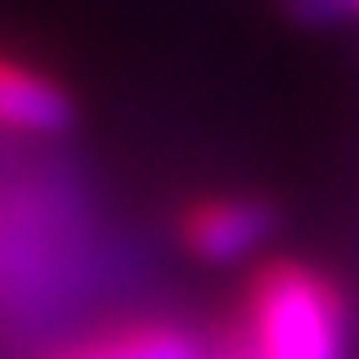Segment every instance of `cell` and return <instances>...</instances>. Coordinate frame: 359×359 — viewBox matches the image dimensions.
I'll return each mask as SVG.
<instances>
[{
	"label": "cell",
	"instance_id": "1",
	"mask_svg": "<svg viewBox=\"0 0 359 359\" xmlns=\"http://www.w3.org/2000/svg\"><path fill=\"white\" fill-rule=\"evenodd\" d=\"M247 359H341L346 310L337 287L306 265H269L247 301Z\"/></svg>",
	"mask_w": 359,
	"mask_h": 359
},
{
	"label": "cell",
	"instance_id": "2",
	"mask_svg": "<svg viewBox=\"0 0 359 359\" xmlns=\"http://www.w3.org/2000/svg\"><path fill=\"white\" fill-rule=\"evenodd\" d=\"M274 233V211L256 198H211L184 216V243L202 261H243Z\"/></svg>",
	"mask_w": 359,
	"mask_h": 359
},
{
	"label": "cell",
	"instance_id": "3",
	"mask_svg": "<svg viewBox=\"0 0 359 359\" xmlns=\"http://www.w3.org/2000/svg\"><path fill=\"white\" fill-rule=\"evenodd\" d=\"M76 108L50 72L0 54V130L9 135H63Z\"/></svg>",
	"mask_w": 359,
	"mask_h": 359
},
{
	"label": "cell",
	"instance_id": "4",
	"mask_svg": "<svg viewBox=\"0 0 359 359\" xmlns=\"http://www.w3.org/2000/svg\"><path fill=\"white\" fill-rule=\"evenodd\" d=\"M63 359H202V355L184 332L149 328V332L108 337V341H95V346H86V351L63 355Z\"/></svg>",
	"mask_w": 359,
	"mask_h": 359
},
{
	"label": "cell",
	"instance_id": "5",
	"mask_svg": "<svg viewBox=\"0 0 359 359\" xmlns=\"http://www.w3.org/2000/svg\"><path fill=\"white\" fill-rule=\"evenodd\" d=\"M287 14L297 22L323 27V22H346L359 14V0H287Z\"/></svg>",
	"mask_w": 359,
	"mask_h": 359
}]
</instances>
